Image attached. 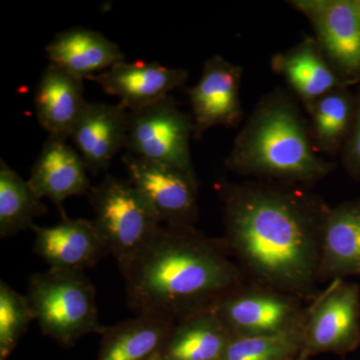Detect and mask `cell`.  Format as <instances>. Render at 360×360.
Segmentation results:
<instances>
[{
	"instance_id": "13",
	"label": "cell",
	"mask_w": 360,
	"mask_h": 360,
	"mask_svg": "<svg viewBox=\"0 0 360 360\" xmlns=\"http://www.w3.org/2000/svg\"><path fill=\"white\" fill-rule=\"evenodd\" d=\"M34 252L49 269L84 271L110 255L92 220L63 217L52 226H32Z\"/></svg>"
},
{
	"instance_id": "21",
	"label": "cell",
	"mask_w": 360,
	"mask_h": 360,
	"mask_svg": "<svg viewBox=\"0 0 360 360\" xmlns=\"http://www.w3.org/2000/svg\"><path fill=\"white\" fill-rule=\"evenodd\" d=\"M232 335L213 310L177 322L155 360H219Z\"/></svg>"
},
{
	"instance_id": "9",
	"label": "cell",
	"mask_w": 360,
	"mask_h": 360,
	"mask_svg": "<svg viewBox=\"0 0 360 360\" xmlns=\"http://www.w3.org/2000/svg\"><path fill=\"white\" fill-rule=\"evenodd\" d=\"M122 160L129 181L148 201L161 224L194 226L200 215L195 174L129 153Z\"/></svg>"
},
{
	"instance_id": "20",
	"label": "cell",
	"mask_w": 360,
	"mask_h": 360,
	"mask_svg": "<svg viewBox=\"0 0 360 360\" xmlns=\"http://www.w3.org/2000/svg\"><path fill=\"white\" fill-rule=\"evenodd\" d=\"M175 323L153 315L103 326L97 360H155L169 338Z\"/></svg>"
},
{
	"instance_id": "19",
	"label": "cell",
	"mask_w": 360,
	"mask_h": 360,
	"mask_svg": "<svg viewBox=\"0 0 360 360\" xmlns=\"http://www.w3.org/2000/svg\"><path fill=\"white\" fill-rule=\"evenodd\" d=\"M33 101L42 129L49 135L68 139L89 103L84 98V80L52 65L47 66L40 77Z\"/></svg>"
},
{
	"instance_id": "14",
	"label": "cell",
	"mask_w": 360,
	"mask_h": 360,
	"mask_svg": "<svg viewBox=\"0 0 360 360\" xmlns=\"http://www.w3.org/2000/svg\"><path fill=\"white\" fill-rule=\"evenodd\" d=\"M129 120V111L120 103H87L70 139L90 174L108 170L115 156L127 148Z\"/></svg>"
},
{
	"instance_id": "24",
	"label": "cell",
	"mask_w": 360,
	"mask_h": 360,
	"mask_svg": "<svg viewBox=\"0 0 360 360\" xmlns=\"http://www.w3.org/2000/svg\"><path fill=\"white\" fill-rule=\"evenodd\" d=\"M305 319L271 335L232 336L219 360H288L302 352Z\"/></svg>"
},
{
	"instance_id": "6",
	"label": "cell",
	"mask_w": 360,
	"mask_h": 360,
	"mask_svg": "<svg viewBox=\"0 0 360 360\" xmlns=\"http://www.w3.org/2000/svg\"><path fill=\"white\" fill-rule=\"evenodd\" d=\"M193 116L184 112L172 96L129 111L127 149L130 155L195 174L191 160Z\"/></svg>"
},
{
	"instance_id": "17",
	"label": "cell",
	"mask_w": 360,
	"mask_h": 360,
	"mask_svg": "<svg viewBox=\"0 0 360 360\" xmlns=\"http://www.w3.org/2000/svg\"><path fill=\"white\" fill-rule=\"evenodd\" d=\"M360 277V198L329 208L322 234L321 281Z\"/></svg>"
},
{
	"instance_id": "1",
	"label": "cell",
	"mask_w": 360,
	"mask_h": 360,
	"mask_svg": "<svg viewBox=\"0 0 360 360\" xmlns=\"http://www.w3.org/2000/svg\"><path fill=\"white\" fill-rule=\"evenodd\" d=\"M309 187L248 179L217 186L227 250L251 283L310 302L319 295L330 206Z\"/></svg>"
},
{
	"instance_id": "22",
	"label": "cell",
	"mask_w": 360,
	"mask_h": 360,
	"mask_svg": "<svg viewBox=\"0 0 360 360\" xmlns=\"http://www.w3.org/2000/svg\"><path fill=\"white\" fill-rule=\"evenodd\" d=\"M304 111L319 153L340 155L354 127L355 94L350 87L331 90Z\"/></svg>"
},
{
	"instance_id": "8",
	"label": "cell",
	"mask_w": 360,
	"mask_h": 360,
	"mask_svg": "<svg viewBox=\"0 0 360 360\" xmlns=\"http://www.w3.org/2000/svg\"><path fill=\"white\" fill-rule=\"evenodd\" d=\"M315 39L347 86L360 84V9L356 0H293Z\"/></svg>"
},
{
	"instance_id": "25",
	"label": "cell",
	"mask_w": 360,
	"mask_h": 360,
	"mask_svg": "<svg viewBox=\"0 0 360 360\" xmlns=\"http://www.w3.org/2000/svg\"><path fill=\"white\" fill-rule=\"evenodd\" d=\"M34 314L25 295L0 281V360H6L18 347Z\"/></svg>"
},
{
	"instance_id": "10",
	"label": "cell",
	"mask_w": 360,
	"mask_h": 360,
	"mask_svg": "<svg viewBox=\"0 0 360 360\" xmlns=\"http://www.w3.org/2000/svg\"><path fill=\"white\" fill-rule=\"evenodd\" d=\"M302 300L248 283L224 297L213 311L232 336L281 333L307 314Z\"/></svg>"
},
{
	"instance_id": "26",
	"label": "cell",
	"mask_w": 360,
	"mask_h": 360,
	"mask_svg": "<svg viewBox=\"0 0 360 360\" xmlns=\"http://www.w3.org/2000/svg\"><path fill=\"white\" fill-rule=\"evenodd\" d=\"M341 163L345 172L355 180H360V84L355 91L354 127L345 148L340 153Z\"/></svg>"
},
{
	"instance_id": "16",
	"label": "cell",
	"mask_w": 360,
	"mask_h": 360,
	"mask_svg": "<svg viewBox=\"0 0 360 360\" xmlns=\"http://www.w3.org/2000/svg\"><path fill=\"white\" fill-rule=\"evenodd\" d=\"M270 65L304 110L331 90L347 86L315 37H304L288 51L277 52L272 56Z\"/></svg>"
},
{
	"instance_id": "3",
	"label": "cell",
	"mask_w": 360,
	"mask_h": 360,
	"mask_svg": "<svg viewBox=\"0 0 360 360\" xmlns=\"http://www.w3.org/2000/svg\"><path fill=\"white\" fill-rule=\"evenodd\" d=\"M290 92L276 89L255 106L225 160V167L250 179L310 187L335 163L319 153L309 122Z\"/></svg>"
},
{
	"instance_id": "11",
	"label": "cell",
	"mask_w": 360,
	"mask_h": 360,
	"mask_svg": "<svg viewBox=\"0 0 360 360\" xmlns=\"http://www.w3.org/2000/svg\"><path fill=\"white\" fill-rule=\"evenodd\" d=\"M243 70L220 56L205 61L198 84L187 90L193 110V139L215 127L236 129L243 122L240 86Z\"/></svg>"
},
{
	"instance_id": "23",
	"label": "cell",
	"mask_w": 360,
	"mask_h": 360,
	"mask_svg": "<svg viewBox=\"0 0 360 360\" xmlns=\"http://www.w3.org/2000/svg\"><path fill=\"white\" fill-rule=\"evenodd\" d=\"M47 212L32 187L4 160H0V236L13 238L32 229L34 219Z\"/></svg>"
},
{
	"instance_id": "28",
	"label": "cell",
	"mask_w": 360,
	"mask_h": 360,
	"mask_svg": "<svg viewBox=\"0 0 360 360\" xmlns=\"http://www.w3.org/2000/svg\"><path fill=\"white\" fill-rule=\"evenodd\" d=\"M357 1V4H359V9H360V0H356Z\"/></svg>"
},
{
	"instance_id": "18",
	"label": "cell",
	"mask_w": 360,
	"mask_h": 360,
	"mask_svg": "<svg viewBox=\"0 0 360 360\" xmlns=\"http://www.w3.org/2000/svg\"><path fill=\"white\" fill-rule=\"evenodd\" d=\"M51 65L79 79H87L125 60L118 45L101 32L84 27L68 28L47 45Z\"/></svg>"
},
{
	"instance_id": "2",
	"label": "cell",
	"mask_w": 360,
	"mask_h": 360,
	"mask_svg": "<svg viewBox=\"0 0 360 360\" xmlns=\"http://www.w3.org/2000/svg\"><path fill=\"white\" fill-rule=\"evenodd\" d=\"M120 269L130 309L175 324L214 309L250 283L222 239L208 238L194 226L161 224Z\"/></svg>"
},
{
	"instance_id": "7",
	"label": "cell",
	"mask_w": 360,
	"mask_h": 360,
	"mask_svg": "<svg viewBox=\"0 0 360 360\" xmlns=\"http://www.w3.org/2000/svg\"><path fill=\"white\" fill-rule=\"evenodd\" d=\"M360 345V288L345 279L330 281L307 307L302 354L345 355Z\"/></svg>"
},
{
	"instance_id": "15",
	"label": "cell",
	"mask_w": 360,
	"mask_h": 360,
	"mask_svg": "<svg viewBox=\"0 0 360 360\" xmlns=\"http://www.w3.org/2000/svg\"><path fill=\"white\" fill-rule=\"evenodd\" d=\"M68 139L49 135L27 180L37 198H49L58 206L61 219L68 217L63 210L65 200L89 194L91 188L89 170Z\"/></svg>"
},
{
	"instance_id": "12",
	"label": "cell",
	"mask_w": 360,
	"mask_h": 360,
	"mask_svg": "<svg viewBox=\"0 0 360 360\" xmlns=\"http://www.w3.org/2000/svg\"><path fill=\"white\" fill-rule=\"evenodd\" d=\"M87 79L98 84L108 96L117 97L127 110L135 111L158 103L184 86L188 72L158 63L124 60Z\"/></svg>"
},
{
	"instance_id": "27",
	"label": "cell",
	"mask_w": 360,
	"mask_h": 360,
	"mask_svg": "<svg viewBox=\"0 0 360 360\" xmlns=\"http://www.w3.org/2000/svg\"><path fill=\"white\" fill-rule=\"evenodd\" d=\"M288 360H309V357L307 356V355H304L300 352V354L297 355V356L293 357V359H288Z\"/></svg>"
},
{
	"instance_id": "5",
	"label": "cell",
	"mask_w": 360,
	"mask_h": 360,
	"mask_svg": "<svg viewBox=\"0 0 360 360\" xmlns=\"http://www.w3.org/2000/svg\"><path fill=\"white\" fill-rule=\"evenodd\" d=\"M87 195L96 215L92 221L118 266L137 255L160 227L155 212L129 179L108 174Z\"/></svg>"
},
{
	"instance_id": "4",
	"label": "cell",
	"mask_w": 360,
	"mask_h": 360,
	"mask_svg": "<svg viewBox=\"0 0 360 360\" xmlns=\"http://www.w3.org/2000/svg\"><path fill=\"white\" fill-rule=\"evenodd\" d=\"M26 298L44 335L75 345L89 333H101L96 290L84 271L49 269L30 277Z\"/></svg>"
}]
</instances>
